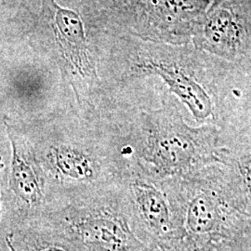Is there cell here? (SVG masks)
Here are the masks:
<instances>
[{
  "instance_id": "cell-1",
  "label": "cell",
  "mask_w": 251,
  "mask_h": 251,
  "mask_svg": "<svg viewBox=\"0 0 251 251\" xmlns=\"http://www.w3.org/2000/svg\"><path fill=\"white\" fill-rule=\"evenodd\" d=\"M133 36L153 44H187L199 35L210 0H126Z\"/></svg>"
},
{
  "instance_id": "cell-2",
  "label": "cell",
  "mask_w": 251,
  "mask_h": 251,
  "mask_svg": "<svg viewBox=\"0 0 251 251\" xmlns=\"http://www.w3.org/2000/svg\"><path fill=\"white\" fill-rule=\"evenodd\" d=\"M194 42L202 50L251 70V0H214Z\"/></svg>"
},
{
  "instance_id": "cell-3",
  "label": "cell",
  "mask_w": 251,
  "mask_h": 251,
  "mask_svg": "<svg viewBox=\"0 0 251 251\" xmlns=\"http://www.w3.org/2000/svg\"><path fill=\"white\" fill-rule=\"evenodd\" d=\"M133 71L161 77L196 118L202 120L212 115L213 102L201 81L179 60L172 59L169 48L149 42L142 46L133 59Z\"/></svg>"
},
{
  "instance_id": "cell-4",
  "label": "cell",
  "mask_w": 251,
  "mask_h": 251,
  "mask_svg": "<svg viewBox=\"0 0 251 251\" xmlns=\"http://www.w3.org/2000/svg\"><path fill=\"white\" fill-rule=\"evenodd\" d=\"M11 145L9 188L29 206H37L44 197V179L30 142L16 128L6 125Z\"/></svg>"
},
{
  "instance_id": "cell-5",
  "label": "cell",
  "mask_w": 251,
  "mask_h": 251,
  "mask_svg": "<svg viewBox=\"0 0 251 251\" xmlns=\"http://www.w3.org/2000/svg\"><path fill=\"white\" fill-rule=\"evenodd\" d=\"M54 9V33L72 72L83 79L95 77V68L90 60L84 25L79 15L55 4Z\"/></svg>"
},
{
  "instance_id": "cell-6",
  "label": "cell",
  "mask_w": 251,
  "mask_h": 251,
  "mask_svg": "<svg viewBox=\"0 0 251 251\" xmlns=\"http://www.w3.org/2000/svg\"><path fill=\"white\" fill-rule=\"evenodd\" d=\"M150 140V161L165 171L186 168L195 161L198 150L186 127L162 125Z\"/></svg>"
},
{
  "instance_id": "cell-7",
  "label": "cell",
  "mask_w": 251,
  "mask_h": 251,
  "mask_svg": "<svg viewBox=\"0 0 251 251\" xmlns=\"http://www.w3.org/2000/svg\"><path fill=\"white\" fill-rule=\"evenodd\" d=\"M50 159L54 169L66 179L88 180L94 176L93 160L78 149L68 146L53 147Z\"/></svg>"
},
{
  "instance_id": "cell-8",
  "label": "cell",
  "mask_w": 251,
  "mask_h": 251,
  "mask_svg": "<svg viewBox=\"0 0 251 251\" xmlns=\"http://www.w3.org/2000/svg\"><path fill=\"white\" fill-rule=\"evenodd\" d=\"M7 243L11 251H72L60 238L37 233L11 234Z\"/></svg>"
},
{
  "instance_id": "cell-9",
  "label": "cell",
  "mask_w": 251,
  "mask_h": 251,
  "mask_svg": "<svg viewBox=\"0 0 251 251\" xmlns=\"http://www.w3.org/2000/svg\"><path fill=\"white\" fill-rule=\"evenodd\" d=\"M224 251V246L210 241L193 240L189 238L188 241L183 246L176 251Z\"/></svg>"
},
{
  "instance_id": "cell-10",
  "label": "cell",
  "mask_w": 251,
  "mask_h": 251,
  "mask_svg": "<svg viewBox=\"0 0 251 251\" xmlns=\"http://www.w3.org/2000/svg\"><path fill=\"white\" fill-rule=\"evenodd\" d=\"M244 180H245V184H246V188L249 193V195L251 198V165H248L245 167L244 169Z\"/></svg>"
},
{
  "instance_id": "cell-11",
  "label": "cell",
  "mask_w": 251,
  "mask_h": 251,
  "mask_svg": "<svg viewBox=\"0 0 251 251\" xmlns=\"http://www.w3.org/2000/svg\"><path fill=\"white\" fill-rule=\"evenodd\" d=\"M225 251H251V250H247V249H241L239 247H234L233 245H229L228 247H226Z\"/></svg>"
},
{
  "instance_id": "cell-12",
  "label": "cell",
  "mask_w": 251,
  "mask_h": 251,
  "mask_svg": "<svg viewBox=\"0 0 251 251\" xmlns=\"http://www.w3.org/2000/svg\"><path fill=\"white\" fill-rule=\"evenodd\" d=\"M3 168H4V163H3V160H2V157L0 156V172L3 170ZM0 202H1V200H0Z\"/></svg>"
}]
</instances>
